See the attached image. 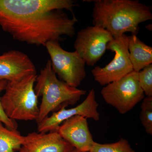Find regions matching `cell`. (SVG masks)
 <instances>
[{"label": "cell", "instance_id": "6da1fadb", "mask_svg": "<svg viewBox=\"0 0 152 152\" xmlns=\"http://www.w3.org/2000/svg\"><path fill=\"white\" fill-rule=\"evenodd\" d=\"M77 6L73 0H0V26L14 39L45 47L75 36L78 20L64 10Z\"/></svg>", "mask_w": 152, "mask_h": 152}, {"label": "cell", "instance_id": "7a4b0ae2", "mask_svg": "<svg viewBox=\"0 0 152 152\" xmlns=\"http://www.w3.org/2000/svg\"><path fill=\"white\" fill-rule=\"evenodd\" d=\"M93 26L100 27L114 39L127 32L137 35L141 23L152 20V7L138 0H95Z\"/></svg>", "mask_w": 152, "mask_h": 152}, {"label": "cell", "instance_id": "3957f363", "mask_svg": "<svg viewBox=\"0 0 152 152\" xmlns=\"http://www.w3.org/2000/svg\"><path fill=\"white\" fill-rule=\"evenodd\" d=\"M35 83L36 95L38 97L42 98L39 117L36 121L37 124L51 112H56L63 107L75 105L87 93L86 90L71 87L58 79L52 69L50 60L40 71Z\"/></svg>", "mask_w": 152, "mask_h": 152}, {"label": "cell", "instance_id": "277c9868", "mask_svg": "<svg viewBox=\"0 0 152 152\" xmlns=\"http://www.w3.org/2000/svg\"><path fill=\"white\" fill-rule=\"evenodd\" d=\"M37 76L34 74L20 80L7 82L1 102L3 110L11 120H37L39 110L34 91Z\"/></svg>", "mask_w": 152, "mask_h": 152}, {"label": "cell", "instance_id": "5b68a950", "mask_svg": "<svg viewBox=\"0 0 152 152\" xmlns=\"http://www.w3.org/2000/svg\"><path fill=\"white\" fill-rule=\"evenodd\" d=\"M101 94L105 102L121 114L130 111L145 98L139 84L138 72L134 70L118 80L106 85Z\"/></svg>", "mask_w": 152, "mask_h": 152}, {"label": "cell", "instance_id": "8992f818", "mask_svg": "<svg viewBox=\"0 0 152 152\" xmlns=\"http://www.w3.org/2000/svg\"><path fill=\"white\" fill-rule=\"evenodd\" d=\"M45 47L50 58L52 69L60 80L71 87L79 86L87 74L86 64L78 53L67 51L56 41L48 42Z\"/></svg>", "mask_w": 152, "mask_h": 152}, {"label": "cell", "instance_id": "52a82bcc", "mask_svg": "<svg viewBox=\"0 0 152 152\" xmlns=\"http://www.w3.org/2000/svg\"><path fill=\"white\" fill-rule=\"evenodd\" d=\"M128 43V36L125 34L108 44L107 50L115 53L114 58L105 66H96L91 71L95 80L101 86L118 80L133 71Z\"/></svg>", "mask_w": 152, "mask_h": 152}, {"label": "cell", "instance_id": "ba28073f", "mask_svg": "<svg viewBox=\"0 0 152 152\" xmlns=\"http://www.w3.org/2000/svg\"><path fill=\"white\" fill-rule=\"evenodd\" d=\"M113 39L111 34L104 29L90 26L77 33L74 48L86 64L93 66L101 59L108 44Z\"/></svg>", "mask_w": 152, "mask_h": 152}, {"label": "cell", "instance_id": "9c48e42d", "mask_svg": "<svg viewBox=\"0 0 152 152\" xmlns=\"http://www.w3.org/2000/svg\"><path fill=\"white\" fill-rule=\"evenodd\" d=\"M99 104L97 102L94 89L90 91L84 101L75 107L67 109L64 107L53 113L50 117H47L37 124L38 132L46 133L57 131L64 121L75 116L80 115L86 118L98 121L100 114L98 112Z\"/></svg>", "mask_w": 152, "mask_h": 152}, {"label": "cell", "instance_id": "30bf717a", "mask_svg": "<svg viewBox=\"0 0 152 152\" xmlns=\"http://www.w3.org/2000/svg\"><path fill=\"white\" fill-rule=\"evenodd\" d=\"M34 74L35 66L24 53L12 50L0 55V80L16 81Z\"/></svg>", "mask_w": 152, "mask_h": 152}, {"label": "cell", "instance_id": "8fae6325", "mask_svg": "<svg viewBox=\"0 0 152 152\" xmlns=\"http://www.w3.org/2000/svg\"><path fill=\"white\" fill-rule=\"evenodd\" d=\"M60 135L79 152H89L94 141L87 118L76 115L64 121L57 130Z\"/></svg>", "mask_w": 152, "mask_h": 152}, {"label": "cell", "instance_id": "7c38bea8", "mask_svg": "<svg viewBox=\"0 0 152 152\" xmlns=\"http://www.w3.org/2000/svg\"><path fill=\"white\" fill-rule=\"evenodd\" d=\"M75 149L57 131L46 133L34 132L26 136L19 152H69Z\"/></svg>", "mask_w": 152, "mask_h": 152}, {"label": "cell", "instance_id": "4fadbf2b", "mask_svg": "<svg viewBox=\"0 0 152 152\" xmlns=\"http://www.w3.org/2000/svg\"><path fill=\"white\" fill-rule=\"evenodd\" d=\"M128 48L133 70L139 72L152 64V48L144 43L137 35L128 36Z\"/></svg>", "mask_w": 152, "mask_h": 152}, {"label": "cell", "instance_id": "5bb4252c", "mask_svg": "<svg viewBox=\"0 0 152 152\" xmlns=\"http://www.w3.org/2000/svg\"><path fill=\"white\" fill-rule=\"evenodd\" d=\"M0 121V152H15L19 151L26 140L17 130L4 127Z\"/></svg>", "mask_w": 152, "mask_h": 152}, {"label": "cell", "instance_id": "9a60e30c", "mask_svg": "<svg viewBox=\"0 0 152 152\" xmlns=\"http://www.w3.org/2000/svg\"><path fill=\"white\" fill-rule=\"evenodd\" d=\"M89 152H137L127 140L121 138L113 143L100 144L94 142Z\"/></svg>", "mask_w": 152, "mask_h": 152}, {"label": "cell", "instance_id": "2e32d148", "mask_svg": "<svg viewBox=\"0 0 152 152\" xmlns=\"http://www.w3.org/2000/svg\"><path fill=\"white\" fill-rule=\"evenodd\" d=\"M140 118L147 134H152V96L144 98L141 105Z\"/></svg>", "mask_w": 152, "mask_h": 152}, {"label": "cell", "instance_id": "e0dca14e", "mask_svg": "<svg viewBox=\"0 0 152 152\" xmlns=\"http://www.w3.org/2000/svg\"><path fill=\"white\" fill-rule=\"evenodd\" d=\"M139 84L147 96H152V64L147 66L138 72Z\"/></svg>", "mask_w": 152, "mask_h": 152}, {"label": "cell", "instance_id": "ac0fdd59", "mask_svg": "<svg viewBox=\"0 0 152 152\" xmlns=\"http://www.w3.org/2000/svg\"><path fill=\"white\" fill-rule=\"evenodd\" d=\"M7 81L4 80H0V94L3 91L5 90L7 86ZM0 121L1 122L5 125L6 127L10 129L17 130L18 124L15 121H13L8 118L3 110L1 102V96H0Z\"/></svg>", "mask_w": 152, "mask_h": 152}, {"label": "cell", "instance_id": "d6986e66", "mask_svg": "<svg viewBox=\"0 0 152 152\" xmlns=\"http://www.w3.org/2000/svg\"><path fill=\"white\" fill-rule=\"evenodd\" d=\"M69 152H79L77 151V150L75 149H74V150H73L72 151H71Z\"/></svg>", "mask_w": 152, "mask_h": 152}]
</instances>
